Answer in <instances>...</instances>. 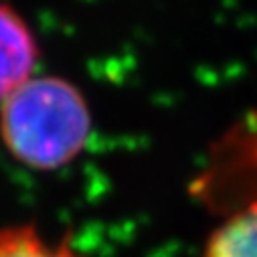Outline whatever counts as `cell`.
I'll use <instances>...</instances> for the list:
<instances>
[{
  "mask_svg": "<svg viewBox=\"0 0 257 257\" xmlns=\"http://www.w3.org/2000/svg\"><path fill=\"white\" fill-rule=\"evenodd\" d=\"M0 257H83L73 247L43 237L33 227L0 229Z\"/></svg>",
  "mask_w": 257,
  "mask_h": 257,
  "instance_id": "cell-4",
  "label": "cell"
},
{
  "mask_svg": "<svg viewBox=\"0 0 257 257\" xmlns=\"http://www.w3.org/2000/svg\"><path fill=\"white\" fill-rule=\"evenodd\" d=\"M39 45L25 17L0 3V103L35 77Z\"/></svg>",
  "mask_w": 257,
  "mask_h": 257,
  "instance_id": "cell-2",
  "label": "cell"
},
{
  "mask_svg": "<svg viewBox=\"0 0 257 257\" xmlns=\"http://www.w3.org/2000/svg\"><path fill=\"white\" fill-rule=\"evenodd\" d=\"M199 257H257V199L227 217Z\"/></svg>",
  "mask_w": 257,
  "mask_h": 257,
  "instance_id": "cell-3",
  "label": "cell"
},
{
  "mask_svg": "<svg viewBox=\"0 0 257 257\" xmlns=\"http://www.w3.org/2000/svg\"><path fill=\"white\" fill-rule=\"evenodd\" d=\"M91 136V109L71 81L41 75L0 103V140L9 154L33 170L71 164Z\"/></svg>",
  "mask_w": 257,
  "mask_h": 257,
  "instance_id": "cell-1",
  "label": "cell"
}]
</instances>
